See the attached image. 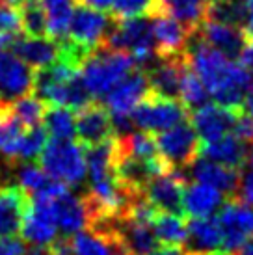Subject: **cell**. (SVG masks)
<instances>
[{
	"label": "cell",
	"mask_w": 253,
	"mask_h": 255,
	"mask_svg": "<svg viewBox=\"0 0 253 255\" xmlns=\"http://www.w3.org/2000/svg\"><path fill=\"white\" fill-rule=\"evenodd\" d=\"M52 255H126L118 235L86 227L49 244Z\"/></svg>",
	"instance_id": "cell-7"
},
{
	"label": "cell",
	"mask_w": 253,
	"mask_h": 255,
	"mask_svg": "<svg viewBox=\"0 0 253 255\" xmlns=\"http://www.w3.org/2000/svg\"><path fill=\"white\" fill-rule=\"evenodd\" d=\"M190 177H194L197 183H205L220 190L224 196L235 198L239 190V170L224 166V164L207 160L203 156H197L188 166Z\"/></svg>",
	"instance_id": "cell-21"
},
{
	"label": "cell",
	"mask_w": 253,
	"mask_h": 255,
	"mask_svg": "<svg viewBox=\"0 0 253 255\" xmlns=\"http://www.w3.org/2000/svg\"><path fill=\"white\" fill-rule=\"evenodd\" d=\"M75 134L78 136V140L84 147H90V145L112 138V118L105 105H99L92 101L90 105L80 108L78 116L75 118Z\"/></svg>",
	"instance_id": "cell-19"
},
{
	"label": "cell",
	"mask_w": 253,
	"mask_h": 255,
	"mask_svg": "<svg viewBox=\"0 0 253 255\" xmlns=\"http://www.w3.org/2000/svg\"><path fill=\"white\" fill-rule=\"evenodd\" d=\"M47 15V36L62 41L67 37L75 0H43Z\"/></svg>",
	"instance_id": "cell-28"
},
{
	"label": "cell",
	"mask_w": 253,
	"mask_h": 255,
	"mask_svg": "<svg viewBox=\"0 0 253 255\" xmlns=\"http://www.w3.org/2000/svg\"><path fill=\"white\" fill-rule=\"evenodd\" d=\"M242 110L253 120V86L250 88V92L246 93V97L242 101Z\"/></svg>",
	"instance_id": "cell-42"
},
{
	"label": "cell",
	"mask_w": 253,
	"mask_h": 255,
	"mask_svg": "<svg viewBox=\"0 0 253 255\" xmlns=\"http://www.w3.org/2000/svg\"><path fill=\"white\" fill-rule=\"evenodd\" d=\"M207 97L209 93L205 90L203 82L186 64L181 75V84H179V101L186 107V110H196L207 103Z\"/></svg>",
	"instance_id": "cell-31"
},
{
	"label": "cell",
	"mask_w": 253,
	"mask_h": 255,
	"mask_svg": "<svg viewBox=\"0 0 253 255\" xmlns=\"http://www.w3.org/2000/svg\"><path fill=\"white\" fill-rule=\"evenodd\" d=\"M231 132L239 140H242L244 143H252L253 142V120L248 116L244 110H240L239 116L235 118V123H233Z\"/></svg>",
	"instance_id": "cell-37"
},
{
	"label": "cell",
	"mask_w": 253,
	"mask_h": 255,
	"mask_svg": "<svg viewBox=\"0 0 253 255\" xmlns=\"http://www.w3.org/2000/svg\"><path fill=\"white\" fill-rule=\"evenodd\" d=\"M186 255H209L222 250V233L216 218H192L186 224Z\"/></svg>",
	"instance_id": "cell-23"
},
{
	"label": "cell",
	"mask_w": 253,
	"mask_h": 255,
	"mask_svg": "<svg viewBox=\"0 0 253 255\" xmlns=\"http://www.w3.org/2000/svg\"><path fill=\"white\" fill-rule=\"evenodd\" d=\"M9 47H11V52H15L32 69L49 67L50 64L56 62L60 54V43L49 36H17Z\"/></svg>",
	"instance_id": "cell-22"
},
{
	"label": "cell",
	"mask_w": 253,
	"mask_h": 255,
	"mask_svg": "<svg viewBox=\"0 0 253 255\" xmlns=\"http://www.w3.org/2000/svg\"><path fill=\"white\" fill-rule=\"evenodd\" d=\"M160 9L173 15L177 21L194 30L203 21L207 0H160Z\"/></svg>",
	"instance_id": "cell-30"
},
{
	"label": "cell",
	"mask_w": 253,
	"mask_h": 255,
	"mask_svg": "<svg viewBox=\"0 0 253 255\" xmlns=\"http://www.w3.org/2000/svg\"><path fill=\"white\" fill-rule=\"evenodd\" d=\"M242 107H225L220 103H205L192 112V127L197 132L199 140L211 142L220 136L229 134Z\"/></svg>",
	"instance_id": "cell-14"
},
{
	"label": "cell",
	"mask_w": 253,
	"mask_h": 255,
	"mask_svg": "<svg viewBox=\"0 0 253 255\" xmlns=\"http://www.w3.org/2000/svg\"><path fill=\"white\" fill-rule=\"evenodd\" d=\"M218 227L222 233V250L233 255L253 237V209L242 199L231 198L220 207Z\"/></svg>",
	"instance_id": "cell-9"
},
{
	"label": "cell",
	"mask_w": 253,
	"mask_h": 255,
	"mask_svg": "<svg viewBox=\"0 0 253 255\" xmlns=\"http://www.w3.org/2000/svg\"><path fill=\"white\" fill-rule=\"evenodd\" d=\"M9 108H11L15 118L21 121L26 128H30V127H35V125H41L47 105L41 99H37L35 95H30L28 93V95H24L21 99L13 101L9 105Z\"/></svg>",
	"instance_id": "cell-32"
},
{
	"label": "cell",
	"mask_w": 253,
	"mask_h": 255,
	"mask_svg": "<svg viewBox=\"0 0 253 255\" xmlns=\"http://www.w3.org/2000/svg\"><path fill=\"white\" fill-rule=\"evenodd\" d=\"M24 255H52L50 248H45V246H35L30 252H24Z\"/></svg>",
	"instance_id": "cell-45"
},
{
	"label": "cell",
	"mask_w": 253,
	"mask_h": 255,
	"mask_svg": "<svg viewBox=\"0 0 253 255\" xmlns=\"http://www.w3.org/2000/svg\"><path fill=\"white\" fill-rule=\"evenodd\" d=\"M41 170L65 186H78L86 177V158L80 143L52 138L37 155Z\"/></svg>",
	"instance_id": "cell-4"
},
{
	"label": "cell",
	"mask_w": 253,
	"mask_h": 255,
	"mask_svg": "<svg viewBox=\"0 0 253 255\" xmlns=\"http://www.w3.org/2000/svg\"><path fill=\"white\" fill-rule=\"evenodd\" d=\"M80 4H84L88 7H93L97 11H110V0H77Z\"/></svg>",
	"instance_id": "cell-40"
},
{
	"label": "cell",
	"mask_w": 253,
	"mask_h": 255,
	"mask_svg": "<svg viewBox=\"0 0 253 255\" xmlns=\"http://www.w3.org/2000/svg\"><path fill=\"white\" fill-rule=\"evenodd\" d=\"M186 177L179 170H169L155 175L147 181L141 194L158 213L184 214L183 213V190Z\"/></svg>",
	"instance_id": "cell-12"
},
{
	"label": "cell",
	"mask_w": 253,
	"mask_h": 255,
	"mask_svg": "<svg viewBox=\"0 0 253 255\" xmlns=\"http://www.w3.org/2000/svg\"><path fill=\"white\" fill-rule=\"evenodd\" d=\"M32 199L22 186H0V239L17 237Z\"/></svg>",
	"instance_id": "cell-20"
},
{
	"label": "cell",
	"mask_w": 253,
	"mask_h": 255,
	"mask_svg": "<svg viewBox=\"0 0 253 255\" xmlns=\"http://www.w3.org/2000/svg\"><path fill=\"white\" fill-rule=\"evenodd\" d=\"M151 255H184V252H181V248H175V246H162V248L158 246Z\"/></svg>",
	"instance_id": "cell-43"
},
{
	"label": "cell",
	"mask_w": 253,
	"mask_h": 255,
	"mask_svg": "<svg viewBox=\"0 0 253 255\" xmlns=\"http://www.w3.org/2000/svg\"><path fill=\"white\" fill-rule=\"evenodd\" d=\"M207 2H214V0H207Z\"/></svg>",
	"instance_id": "cell-47"
},
{
	"label": "cell",
	"mask_w": 253,
	"mask_h": 255,
	"mask_svg": "<svg viewBox=\"0 0 253 255\" xmlns=\"http://www.w3.org/2000/svg\"><path fill=\"white\" fill-rule=\"evenodd\" d=\"M34 69L15 52L0 49V105H11L32 93Z\"/></svg>",
	"instance_id": "cell-10"
},
{
	"label": "cell",
	"mask_w": 253,
	"mask_h": 255,
	"mask_svg": "<svg viewBox=\"0 0 253 255\" xmlns=\"http://www.w3.org/2000/svg\"><path fill=\"white\" fill-rule=\"evenodd\" d=\"M197 36L201 37L207 45L212 49L220 50L231 60H237L248 41V32L242 26L227 24V22L212 21V19H203V21L194 28Z\"/></svg>",
	"instance_id": "cell-15"
},
{
	"label": "cell",
	"mask_w": 253,
	"mask_h": 255,
	"mask_svg": "<svg viewBox=\"0 0 253 255\" xmlns=\"http://www.w3.org/2000/svg\"><path fill=\"white\" fill-rule=\"evenodd\" d=\"M184 65H186L184 54L156 58L153 64L147 65L143 71L147 77L151 93L169 99H179V84Z\"/></svg>",
	"instance_id": "cell-18"
},
{
	"label": "cell",
	"mask_w": 253,
	"mask_h": 255,
	"mask_svg": "<svg viewBox=\"0 0 253 255\" xmlns=\"http://www.w3.org/2000/svg\"><path fill=\"white\" fill-rule=\"evenodd\" d=\"M222 254H224V252H216V254H209V255H222ZM184 255H186V254H184Z\"/></svg>",
	"instance_id": "cell-46"
},
{
	"label": "cell",
	"mask_w": 253,
	"mask_h": 255,
	"mask_svg": "<svg viewBox=\"0 0 253 255\" xmlns=\"http://www.w3.org/2000/svg\"><path fill=\"white\" fill-rule=\"evenodd\" d=\"M149 17H151V30H153L156 56L162 58L184 54V47L188 43L192 30L160 7Z\"/></svg>",
	"instance_id": "cell-13"
},
{
	"label": "cell",
	"mask_w": 253,
	"mask_h": 255,
	"mask_svg": "<svg viewBox=\"0 0 253 255\" xmlns=\"http://www.w3.org/2000/svg\"><path fill=\"white\" fill-rule=\"evenodd\" d=\"M153 231L162 246L181 248L186 241V222L183 220V214L156 213L153 220Z\"/></svg>",
	"instance_id": "cell-27"
},
{
	"label": "cell",
	"mask_w": 253,
	"mask_h": 255,
	"mask_svg": "<svg viewBox=\"0 0 253 255\" xmlns=\"http://www.w3.org/2000/svg\"><path fill=\"white\" fill-rule=\"evenodd\" d=\"M134 67L136 65L130 54L101 45L86 56L80 67V77L92 97H101L110 92Z\"/></svg>",
	"instance_id": "cell-3"
},
{
	"label": "cell",
	"mask_w": 253,
	"mask_h": 255,
	"mask_svg": "<svg viewBox=\"0 0 253 255\" xmlns=\"http://www.w3.org/2000/svg\"><path fill=\"white\" fill-rule=\"evenodd\" d=\"M237 255H253V237L252 239H248L242 246H240L237 252H235Z\"/></svg>",
	"instance_id": "cell-44"
},
{
	"label": "cell",
	"mask_w": 253,
	"mask_h": 255,
	"mask_svg": "<svg viewBox=\"0 0 253 255\" xmlns=\"http://www.w3.org/2000/svg\"><path fill=\"white\" fill-rule=\"evenodd\" d=\"M186 116H188V110L179 99H169V97L149 93L130 112V121L140 130L155 134V132L166 130L184 121Z\"/></svg>",
	"instance_id": "cell-5"
},
{
	"label": "cell",
	"mask_w": 253,
	"mask_h": 255,
	"mask_svg": "<svg viewBox=\"0 0 253 255\" xmlns=\"http://www.w3.org/2000/svg\"><path fill=\"white\" fill-rule=\"evenodd\" d=\"M184 60L216 103L225 107H242V101L253 86L252 71L212 49L194 30L184 47Z\"/></svg>",
	"instance_id": "cell-1"
},
{
	"label": "cell",
	"mask_w": 253,
	"mask_h": 255,
	"mask_svg": "<svg viewBox=\"0 0 253 255\" xmlns=\"http://www.w3.org/2000/svg\"><path fill=\"white\" fill-rule=\"evenodd\" d=\"M112 15H106L105 11H97V9L88 7L75 0L69 30H67V36H69L67 39L90 54L105 43V37L112 26Z\"/></svg>",
	"instance_id": "cell-8"
},
{
	"label": "cell",
	"mask_w": 253,
	"mask_h": 255,
	"mask_svg": "<svg viewBox=\"0 0 253 255\" xmlns=\"http://www.w3.org/2000/svg\"><path fill=\"white\" fill-rule=\"evenodd\" d=\"M103 45L112 50H121V52L130 54L134 65L140 69H145L158 58L155 50V41H153L149 15L114 19Z\"/></svg>",
	"instance_id": "cell-2"
},
{
	"label": "cell",
	"mask_w": 253,
	"mask_h": 255,
	"mask_svg": "<svg viewBox=\"0 0 253 255\" xmlns=\"http://www.w3.org/2000/svg\"><path fill=\"white\" fill-rule=\"evenodd\" d=\"M155 142L158 147V155L169 166V170L188 168L199 156L201 140L194 127L186 123V120L166 128V130L156 132Z\"/></svg>",
	"instance_id": "cell-6"
},
{
	"label": "cell",
	"mask_w": 253,
	"mask_h": 255,
	"mask_svg": "<svg viewBox=\"0 0 253 255\" xmlns=\"http://www.w3.org/2000/svg\"><path fill=\"white\" fill-rule=\"evenodd\" d=\"M246 151L248 145L235 134H224L211 142H201L199 145V156L235 168V170H240V166L246 158Z\"/></svg>",
	"instance_id": "cell-25"
},
{
	"label": "cell",
	"mask_w": 253,
	"mask_h": 255,
	"mask_svg": "<svg viewBox=\"0 0 253 255\" xmlns=\"http://www.w3.org/2000/svg\"><path fill=\"white\" fill-rule=\"evenodd\" d=\"M225 196L220 190L205 183L184 184L183 190V213L192 218H209L218 213L224 205Z\"/></svg>",
	"instance_id": "cell-24"
},
{
	"label": "cell",
	"mask_w": 253,
	"mask_h": 255,
	"mask_svg": "<svg viewBox=\"0 0 253 255\" xmlns=\"http://www.w3.org/2000/svg\"><path fill=\"white\" fill-rule=\"evenodd\" d=\"M158 7H160V0H110V13L114 19L151 15Z\"/></svg>",
	"instance_id": "cell-34"
},
{
	"label": "cell",
	"mask_w": 253,
	"mask_h": 255,
	"mask_svg": "<svg viewBox=\"0 0 253 255\" xmlns=\"http://www.w3.org/2000/svg\"><path fill=\"white\" fill-rule=\"evenodd\" d=\"M237 60L242 67H246L248 71H253V34H248V41Z\"/></svg>",
	"instance_id": "cell-39"
},
{
	"label": "cell",
	"mask_w": 253,
	"mask_h": 255,
	"mask_svg": "<svg viewBox=\"0 0 253 255\" xmlns=\"http://www.w3.org/2000/svg\"><path fill=\"white\" fill-rule=\"evenodd\" d=\"M149 82L143 69H132L126 77H123L106 93L105 107L110 112V118H130L136 105L147 97Z\"/></svg>",
	"instance_id": "cell-11"
},
{
	"label": "cell",
	"mask_w": 253,
	"mask_h": 255,
	"mask_svg": "<svg viewBox=\"0 0 253 255\" xmlns=\"http://www.w3.org/2000/svg\"><path fill=\"white\" fill-rule=\"evenodd\" d=\"M41 123L52 138H58V140L75 138V112L71 108L47 105Z\"/></svg>",
	"instance_id": "cell-29"
},
{
	"label": "cell",
	"mask_w": 253,
	"mask_h": 255,
	"mask_svg": "<svg viewBox=\"0 0 253 255\" xmlns=\"http://www.w3.org/2000/svg\"><path fill=\"white\" fill-rule=\"evenodd\" d=\"M32 203L24 222H22L21 233L26 242L35 246H45L56 239L58 227L52 218L50 211V196H32Z\"/></svg>",
	"instance_id": "cell-17"
},
{
	"label": "cell",
	"mask_w": 253,
	"mask_h": 255,
	"mask_svg": "<svg viewBox=\"0 0 253 255\" xmlns=\"http://www.w3.org/2000/svg\"><path fill=\"white\" fill-rule=\"evenodd\" d=\"M21 19L17 7L9 0H0V41L9 47L15 37L21 36Z\"/></svg>",
	"instance_id": "cell-35"
},
{
	"label": "cell",
	"mask_w": 253,
	"mask_h": 255,
	"mask_svg": "<svg viewBox=\"0 0 253 255\" xmlns=\"http://www.w3.org/2000/svg\"><path fill=\"white\" fill-rule=\"evenodd\" d=\"M50 211H52L54 224L63 233V237L90 227V211H88L84 196L78 198L67 190L50 196Z\"/></svg>",
	"instance_id": "cell-16"
},
{
	"label": "cell",
	"mask_w": 253,
	"mask_h": 255,
	"mask_svg": "<svg viewBox=\"0 0 253 255\" xmlns=\"http://www.w3.org/2000/svg\"><path fill=\"white\" fill-rule=\"evenodd\" d=\"M246 4V24H244V30L248 34H253V0H244Z\"/></svg>",
	"instance_id": "cell-41"
},
{
	"label": "cell",
	"mask_w": 253,
	"mask_h": 255,
	"mask_svg": "<svg viewBox=\"0 0 253 255\" xmlns=\"http://www.w3.org/2000/svg\"><path fill=\"white\" fill-rule=\"evenodd\" d=\"M239 199L253 205V142L246 151V158L239 170Z\"/></svg>",
	"instance_id": "cell-36"
},
{
	"label": "cell",
	"mask_w": 253,
	"mask_h": 255,
	"mask_svg": "<svg viewBox=\"0 0 253 255\" xmlns=\"http://www.w3.org/2000/svg\"><path fill=\"white\" fill-rule=\"evenodd\" d=\"M24 125L11 112L9 105H0V156L7 162H17V153L24 134Z\"/></svg>",
	"instance_id": "cell-26"
},
{
	"label": "cell",
	"mask_w": 253,
	"mask_h": 255,
	"mask_svg": "<svg viewBox=\"0 0 253 255\" xmlns=\"http://www.w3.org/2000/svg\"><path fill=\"white\" fill-rule=\"evenodd\" d=\"M49 142V132L43 125H35L30 127L28 132H24L21 138V145H19V153H17V162H28L37 158L45 147V143Z\"/></svg>",
	"instance_id": "cell-33"
},
{
	"label": "cell",
	"mask_w": 253,
	"mask_h": 255,
	"mask_svg": "<svg viewBox=\"0 0 253 255\" xmlns=\"http://www.w3.org/2000/svg\"><path fill=\"white\" fill-rule=\"evenodd\" d=\"M24 244L15 237L0 239V255H24Z\"/></svg>",
	"instance_id": "cell-38"
},
{
	"label": "cell",
	"mask_w": 253,
	"mask_h": 255,
	"mask_svg": "<svg viewBox=\"0 0 253 255\" xmlns=\"http://www.w3.org/2000/svg\"><path fill=\"white\" fill-rule=\"evenodd\" d=\"M222 255H229V254H225V252H224V254H222Z\"/></svg>",
	"instance_id": "cell-48"
}]
</instances>
